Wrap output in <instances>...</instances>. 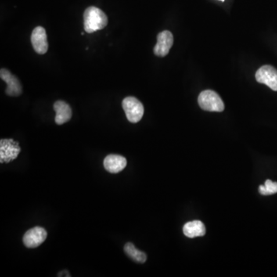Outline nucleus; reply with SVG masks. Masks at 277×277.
I'll return each mask as SVG.
<instances>
[{
	"mask_svg": "<svg viewBox=\"0 0 277 277\" xmlns=\"http://www.w3.org/2000/svg\"><path fill=\"white\" fill-rule=\"evenodd\" d=\"M84 30L87 33H93L102 30L108 24V18L103 11L95 6H90L84 15Z\"/></svg>",
	"mask_w": 277,
	"mask_h": 277,
	"instance_id": "nucleus-1",
	"label": "nucleus"
},
{
	"mask_svg": "<svg viewBox=\"0 0 277 277\" xmlns=\"http://www.w3.org/2000/svg\"><path fill=\"white\" fill-rule=\"evenodd\" d=\"M198 102L201 109L209 112H223L225 108L220 95L213 90H204L201 92Z\"/></svg>",
	"mask_w": 277,
	"mask_h": 277,
	"instance_id": "nucleus-2",
	"label": "nucleus"
},
{
	"mask_svg": "<svg viewBox=\"0 0 277 277\" xmlns=\"http://www.w3.org/2000/svg\"><path fill=\"white\" fill-rule=\"evenodd\" d=\"M122 106L130 123H137L140 121L144 114L143 105L140 101L135 97H127L123 99Z\"/></svg>",
	"mask_w": 277,
	"mask_h": 277,
	"instance_id": "nucleus-3",
	"label": "nucleus"
},
{
	"mask_svg": "<svg viewBox=\"0 0 277 277\" xmlns=\"http://www.w3.org/2000/svg\"><path fill=\"white\" fill-rule=\"evenodd\" d=\"M20 151L17 141L12 138H2L0 141V163H9L16 159Z\"/></svg>",
	"mask_w": 277,
	"mask_h": 277,
	"instance_id": "nucleus-4",
	"label": "nucleus"
},
{
	"mask_svg": "<svg viewBox=\"0 0 277 277\" xmlns=\"http://www.w3.org/2000/svg\"><path fill=\"white\" fill-rule=\"evenodd\" d=\"M256 80L271 90L277 91V69L272 66L266 65L260 67L256 73Z\"/></svg>",
	"mask_w": 277,
	"mask_h": 277,
	"instance_id": "nucleus-5",
	"label": "nucleus"
},
{
	"mask_svg": "<svg viewBox=\"0 0 277 277\" xmlns=\"http://www.w3.org/2000/svg\"><path fill=\"white\" fill-rule=\"evenodd\" d=\"M0 77L5 82L7 88L5 90V94L9 96H19L23 92V89L20 82L16 76L12 75L6 69H2L0 70Z\"/></svg>",
	"mask_w": 277,
	"mask_h": 277,
	"instance_id": "nucleus-6",
	"label": "nucleus"
},
{
	"mask_svg": "<svg viewBox=\"0 0 277 277\" xmlns=\"http://www.w3.org/2000/svg\"><path fill=\"white\" fill-rule=\"evenodd\" d=\"M46 237L47 232L45 229L36 227L25 233L23 236V243L26 247L30 249L37 248L46 240Z\"/></svg>",
	"mask_w": 277,
	"mask_h": 277,
	"instance_id": "nucleus-7",
	"label": "nucleus"
},
{
	"mask_svg": "<svg viewBox=\"0 0 277 277\" xmlns=\"http://www.w3.org/2000/svg\"><path fill=\"white\" fill-rule=\"evenodd\" d=\"M32 45L37 53L43 55L48 51V42L45 29L37 26L33 30L31 36Z\"/></svg>",
	"mask_w": 277,
	"mask_h": 277,
	"instance_id": "nucleus-8",
	"label": "nucleus"
},
{
	"mask_svg": "<svg viewBox=\"0 0 277 277\" xmlns=\"http://www.w3.org/2000/svg\"><path fill=\"white\" fill-rule=\"evenodd\" d=\"M173 36L171 32L163 31L157 36V44L153 48L154 54L159 57H164L173 46Z\"/></svg>",
	"mask_w": 277,
	"mask_h": 277,
	"instance_id": "nucleus-9",
	"label": "nucleus"
},
{
	"mask_svg": "<svg viewBox=\"0 0 277 277\" xmlns=\"http://www.w3.org/2000/svg\"><path fill=\"white\" fill-rule=\"evenodd\" d=\"M106 171L111 173H118L123 171L127 165L126 158L120 155H109L103 161Z\"/></svg>",
	"mask_w": 277,
	"mask_h": 277,
	"instance_id": "nucleus-10",
	"label": "nucleus"
},
{
	"mask_svg": "<svg viewBox=\"0 0 277 277\" xmlns=\"http://www.w3.org/2000/svg\"><path fill=\"white\" fill-rule=\"evenodd\" d=\"M53 109L55 112V122L56 124H64L71 119V107L66 102L56 101L54 103Z\"/></svg>",
	"mask_w": 277,
	"mask_h": 277,
	"instance_id": "nucleus-11",
	"label": "nucleus"
},
{
	"mask_svg": "<svg viewBox=\"0 0 277 277\" xmlns=\"http://www.w3.org/2000/svg\"><path fill=\"white\" fill-rule=\"evenodd\" d=\"M184 233L185 236L189 238L203 236L206 234V228L202 222L199 220H194L184 225Z\"/></svg>",
	"mask_w": 277,
	"mask_h": 277,
	"instance_id": "nucleus-12",
	"label": "nucleus"
},
{
	"mask_svg": "<svg viewBox=\"0 0 277 277\" xmlns=\"http://www.w3.org/2000/svg\"><path fill=\"white\" fill-rule=\"evenodd\" d=\"M124 251L129 257L137 263H143L146 261V255L138 250L131 242H127L125 245Z\"/></svg>",
	"mask_w": 277,
	"mask_h": 277,
	"instance_id": "nucleus-13",
	"label": "nucleus"
},
{
	"mask_svg": "<svg viewBox=\"0 0 277 277\" xmlns=\"http://www.w3.org/2000/svg\"><path fill=\"white\" fill-rule=\"evenodd\" d=\"M259 192L263 196H269L277 192V183L273 182L271 180H267L265 182V185H260Z\"/></svg>",
	"mask_w": 277,
	"mask_h": 277,
	"instance_id": "nucleus-14",
	"label": "nucleus"
},
{
	"mask_svg": "<svg viewBox=\"0 0 277 277\" xmlns=\"http://www.w3.org/2000/svg\"><path fill=\"white\" fill-rule=\"evenodd\" d=\"M59 277H70L67 271H62L60 274H59Z\"/></svg>",
	"mask_w": 277,
	"mask_h": 277,
	"instance_id": "nucleus-15",
	"label": "nucleus"
},
{
	"mask_svg": "<svg viewBox=\"0 0 277 277\" xmlns=\"http://www.w3.org/2000/svg\"><path fill=\"white\" fill-rule=\"evenodd\" d=\"M220 1H222V2H224V1H225V0H220Z\"/></svg>",
	"mask_w": 277,
	"mask_h": 277,
	"instance_id": "nucleus-16",
	"label": "nucleus"
}]
</instances>
